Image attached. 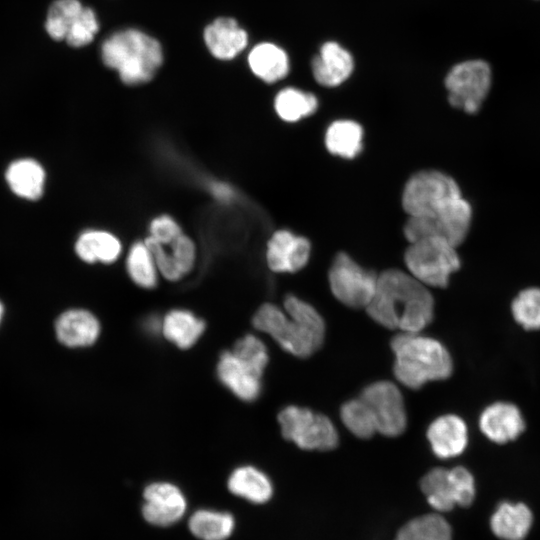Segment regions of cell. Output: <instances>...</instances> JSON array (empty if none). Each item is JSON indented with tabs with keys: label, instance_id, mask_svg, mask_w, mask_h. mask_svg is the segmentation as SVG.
<instances>
[{
	"label": "cell",
	"instance_id": "41",
	"mask_svg": "<svg viewBox=\"0 0 540 540\" xmlns=\"http://www.w3.org/2000/svg\"><path fill=\"white\" fill-rule=\"evenodd\" d=\"M3 315H4V306H3L2 302L0 301V324L2 322Z\"/></svg>",
	"mask_w": 540,
	"mask_h": 540
},
{
	"label": "cell",
	"instance_id": "15",
	"mask_svg": "<svg viewBox=\"0 0 540 540\" xmlns=\"http://www.w3.org/2000/svg\"><path fill=\"white\" fill-rule=\"evenodd\" d=\"M262 375L232 350L220 355L217 364V376L221 383L237 398L243 401H255L262 391Z\"/></svg>",
	"mask_w": 540,
	"mask_h": 540
},
{
	"label": "cell",
	"instance_id": "17",
	"mask_svg": "<svg viewBox=\"0 0 540 540\" xmlns=\"http://www.w3.org/2000/svg\"><path fill=\"white\" fill-rule=\"evenodd\" d=\"M101 325L89 310L72 308L64 311L55 322V334L59 342L70 348L93 345L99 338Z\"/></svg>",
	"mask_w": 540,
	"mask_h": 540
},
{
	"label": "cell",
	"instance_id": "32",
	"mask_svg": "<svg viewBox=\"0 0 540 540\" xmlns=\"http://www.w3.org/2000/svg\"><path fill=\"white\" fill-rule=\"evenodd\" d=\"M395 540H452V529L441 515L427 514L407 522Z\"/></svg>",
	"mask_w": 540,
	"mask_h": 540
},
{
	"label": "cell",
	"instance_id": "20",
	"mask_svg": "<svg viewBox=\"0 0 540 540\" xmlns=\"http://www.w3.org/2000/svg\"><path fill=\"white\" fill-rule=\"evenodd\" d=\"M204 41L214 57L230 60L247 46L248 35L235 19L220 17L205 28Z\"/></svg>",
	"mask_w": 540,
	"mask_h": 540
},
{
	"label": "cell",
	"instance_id": "40",
	"mask_svg": "<svg viewBox=\"0 0 540 540\" xmlns=\"http://www.w3.org/2000/svg\"><path fill=\"white\" fill-rule=\"evenodd\" d=\"M210 191L215 199L228 203L235 198L234 189L227 183L215 181L210 185Z\"/></svg>",
	"mask_w": 540,
	"mask_h": 540
},
{
	"label": "cell",
	"instance_id": "27",
	"mask_svg": "<svg viewBox=\"0 0 540 540\" xmlns=\"http://www.w3.org/2000/svg\"><path fill=\"white\" fill-rule=\"evenodd\" d=\"M327 150L336 156L355 158L363 147V129L352 120H337L332 122L325 133Z\"/></svg>",
	"mask_w": 540,
	"mask_h": 540
},
{
	"label": "cell",
	"instance_id": "9",
	"mask_svg": "<svg viewBox=\"0 0 540 540\" xmlns=\"http://www.w3.org/2000/svg\"><path fill=\"white\" fill-rule=\"evenodd\" d=\"M472 222V207L463 197L443 212L431 216L409 217L404 235L410 242L435 237L458 247L468 235Z\"/></svg>",
	"mask_w": 540,
	"mask_h": 540
},
{
	"label": "cell",
	"instance_id": "10",
	"mask_svg": "<svg viewBox=\"0 0 540 540\" xmlns=\"http://www.w3.org/2000/svg\"><path fill=\"white\" fill-rule=\"evenodd\" d=\"M328 281L333 295L341 303L351 308H366L376 292L378 276L340 252L333 260Z\"/></svg>",
	"mask_w": 540,
	"mask_h": 540
},
{
	"label": "cell",
	"instance_id": "12",
	"mask_svg": "<svg viewBox=\"0 0 540 540\" xmlns=\"http://www.w3.org/2000/svg\"><path fill=\"white\" fill-rule=\"evenodd\" d=\"M142 515L151 525L168 527L186 513L187 501L182 491L170 482H153L143 492Z\"/></svg>",
	"mask_w": 540,
	"mask_h": 540
},
{
	"label": "cell",
	"instance_id": "31",
	"mask_svg": "<svg viewBox=\"0 0 540 540\" xmlns=\"http://www.w3.org/2000/svg\"><path fill=\"white\" fill-rule=\"evenodd\" d=\"M422 492L430 506L439 512H447L456 505L450 472L445 468L430 470L420 482Z\"/></svg>",
	"mask_w": 540,
	"mask_h": 540
},
{
	"label": "cell",
	"instance_id": "23",
	"mask_svg": "<svg viewBox=\"0 0 540 540\" xmlns=\"http://www.w3.org/2000/svg\"><path fill=\"white\" fill-rule=\"evenodd\" d=\"M205 330V322L186 309H173L161 320L162 335L181 349L196 344Z\"/></svg>",
	"mask_w": 540,
	"mask_h": 540
},
{
	"label": "cell",
	"instance_id": "11",
	"mask_svg": "<svg viewBox=\"0 0 540 540\" xmlns=\"http://www.w3.org/2000/svg\"><path fill=\"white\" fill-rule=\"evenodd\" d=\"M360 398L371 409L377 432L396 437L405 431L407 415L399 388L390 381H377L366 386Z\"/></svg>",
	"mask_w": 540,
	"mask_h": 540
},
{
	"label": "cell",
	"instance_id": "26",
	"mask_svg": "<svg viewBox=\"0 0 540 540\" xmlns=\"http://www.w3.org/2000/svg\"><path fill=\"white\" fill-rule=\"evenodd\" d=\"M251 71L261 80L274 83L289 72V58L279 46L264 42L256 45L248 55Z\"/></svg>",
	"mask_w": 540,
	"mask_h": 540
},
{
	"label": "cell",
	"instance_id": "36",
	"mask_svg": "<svg viewBox=\"0 0 540 540\" xmlns=\"http://www.w3.org/2000/svg\"><path fill=\"white\" fill-rule=\"evenodd\" d=\"M232 352L261 374L269 361L266 345L260 338L252 334L240 338L235 343Z\"/></svg>",
	"mask_w": 540,
	"mask_h": 540
},
{
	"label": "cell",
	"instance_id": "24",
	"mask_svg": "<svg viewBox=\"0 0 540 540\" xmlns=\"http://www.w3.org/2000/svg\"><path fill=\"white\" fill-rule=\"evenodd\" d=\"M530 509L523 503H501L491 517L493 533L503 540H523L532 525Z\"/></svg>",
	"mask_w": 540,
	"mask_h": 540
},
{
	"label": "cell",
	"instance_id": "6",
	"mask_svg": "<svg viewBox=\"0 0 540 540\" xmlns=\"http://www.w3.org/2000/svg\"><path fill=\"white\" fill-rule=\"evenodd\" d=\"M453 244L435 237L410 242L404 254L409 273L427 287L444 288L461 265Z\"/></svg>",
	"mask_w": 540,
	"mask_h": 540
},
{
	"label": "cell",
	"instance_id": "1",
	"mask_svg": "<svg viewBox=\"0 0 540 540\" xmlns=\"http://www.w3.org/2000/svg\"><path fill=\"white\" fill-rule=\"evenodd\" d=\"M366 311L385 328L418 333L433 319L434 299L428 287L410 273L388 269L378 276Z\"/></svg>",
	"mask_w": 540,
	"mask_h": 540
},
{
	"label": "cell",
	"instance_id": "37",
	"mask_svg": "<svg viewBox=\"0 0 540 540\" xmlns=\"http://www.w3.org/2000/svg\"><path fill=\"white\" fill-rule=\"evenodd\" d=\"M99 24L93 9L83 7L66 35V42L72 47H82L89 44L98 32Z\"/></svg>",
	"mask_w": 540,
	"mask_h": 540
},
{
	"label": "cell",
	"instance_id": "29",
	"mask_svg": "<svg viewBox=\"0 0 540 540\" xmlns=\"http://www.w3.org/2000/svg\"><path fill=\"white\" fill-rule=\"evenodd\" d=\"M126 270L130 279L139 287L154 288L160 275L154 255L145 240L130 247L126 257Z\"/></svg>",
	"mask_w": 540,
	"mask_h": 540
},
{
	"label": "cell",
	"instance_id": "21",
	"mask_svg": "<svg viewBox=\"0 0 540 540\" xmlns=\"http://www.w3.org/2000/svg\"><path fill=\"white\" fill-rule=\"evenodd\" d=\"M77 256L86 263H114L121 255L120 240L111 232L100 229L83 231L75 243Z\"/></svg>",
	"mask_w": 540,
	"mask_h": 540
},
{
	"label": "cell",
	"instance_id": "38",
	"mask_svg": "<svg viewBox=\"0 0 540 540\" xmlns=\"http://www.w3.org/2000/svg\"><path fill=\"white\" fill-rule=\"evenodd\" d=\"M456 505L469 506L475 498V481L471 472L462 466L449 469Z\"/></svg>",
	"mask_w": 540,
	"mask_h": 540
},
{
	"label": "cell",
	"instance_id": "33",
	"mask_svg": "<svg viewBox=\"0 0 540 540\" xmlns=\"http://www.w3.org/2000/svg\"><path fill=\"white\" fill-rule=\"evenodd\" d=\"M340 416L345 427L359 438L367 439L377 432L374 415L360 397L345 402L340 409Z\"/></svg>",
	"mask_w": 540,
	"mask_h": 540
},
{
	"label": "cell",
	"instance_id": "18",
	"mask_svg": "<svg viewBox=\"0 0 540 540\" xmlns=\"http://www.w3.org/2000/svg\"><path fill=\"white\" fill-rule=\"evenodd\" d=\"M427 439L437 457L441 459L456 457L467 447V425L461 417L454 414L439 416L429 425Z\"/></svg>",
	"mask_w": 540,
	"mask_h": 540
},
{
	"label": "cell",
	"instance_id": "14",
	"mask_svg": "<svg viewBox=\"0 0 540 540\" xmlns=\"http://www.w3.org/2000/svg\"><path fill=\"white\" fill-rule=\"evenodd\" d=\"M310 242L291 231L273 233L267 243L266 260L269 268L278 273H294L302 269L310 256Z\"/></svg>",
	"mask_w": 540,
	"mask_h": 540
},
{
	"label": "cell",
	"instance_id": "16",
	"mask_svg": "<svg viewBox=\"0 0 540 540\" xmlns=\"http://www.w3.org/2000/svg\"><path fill=\"white\" fill-rule=\"evenodd\" d=\"M479 427L490 441L504 444L515 440L524 431L525 422L516 405L495 402L482 411Z\"/></svg>",
	"mask_w": 540,
	"mask_h": 540
},
{
	"label": "cell",
	"instance_id": "13",
	"mask_svg": "<svg viewBox=\"0 0 540 540\" xmlns=\"http://www.w3.org/2000/svg\"><path fill=\"white\" fill-rule=\"evenodd\" d=\"M144 240L154 255L160 275L166 280H181L193 269L197 249L188 235L182 233L165 243H157L148 238Z\"/></svg>",
	"mask_w": 540,
	"mask_h": 540
},
{
	"label": "cell",
	"instance_id": "28",
	"mask_svg": "<svg viewBox=\"0 0 540 540\" xmlns=\"http://www.w3.org/2000/svg\"><path fill=\"white\" fill-rule=\"evenodd\" d=\"M188 527L200 540H226L235 528V519L228 512L201 509L190 516Z\"/></svg>",
	"mask_w": 540,
	"mask_h": 540
},
{
	"label": "cell",
	"instance_id": "7",
	"mask_svg": "<svg viewBox=\"0 0 540 540\" xmlns=\"http://www.w3.org/2000/svg\"><path fill=\"white\" fill-rule=\"evenodd\" d=\"M278 422L283 437L301 449L328 451L338 445L339 436L333 422L309 408L287 406L278 414Z\"/></svg>",
	"mask_w": 540,
	"mask_h": 540
},
{
	"label": "cell",
	"instance_id": "2",
	"mask_svg": "<svg viewBox=\"0 0 540 540\" xmlns=\"http://www.w3.org/2000/svg\"><path fill=\"white\" fill-rule=\"evenodd\" d=\"M284 312L272 303L259 307L253 316V326L270 335L286 352L300 358L312 355L322 345L325 323L309 303L287 295Z\"/></svg>",
	"mask_w": 540,
	"mask_h": 540
},
{
	"label": "cell",
	"instance_id": "35",
	"mask_svg": "<svg viewBox=\"0 0 540 540\" xmlns=\"http://www.w3.org/2000/svg\"><path fill=\"white\" fill-rule=\"evenodd\" d=\"M515 321L527 330L540 329V288L529 287L520 291L511 304Z\"/></svg>",
	"mask_w": 540,
	"mask_h": 540
},
{
	"label": "cell",
	"instance_id": "22",
	"mask_svg": "<svg viewBox=\"0 0 540 540\" xmlns=\"http://www.w3.org/2000/svg\"><path fill=\"white\" fill-rule=\"evenodd\" d=\"M5 178L11 191L21 198L36 200L43 194L45 170L34 159L13 161L6 170Z\"/></svg>",
	"mask_w": 540,
	"mask_h": 540
},
{
	"label": "cell",
	"instance_id": "25",
	"mask_svg": "<svg viewBox=\"0 0 540 540\" xmlns=\"http://www.w3.org/2000/svg\"><path fill=\"white\" fill-rule=\"evenodd\" d=\"M227 486L232 494L256 504L267 502L273 494L269 477L251 465L236 468L230 474Z\"/></svg>",
	"mask_w": 540,
	"mask_h": 540
},
{
	"label": "cell",
	"instance_id": "34",
	"mask_svg": "<svg viewBox=\"0 0 540 540\" xmlns=\"http://www.w3.org/2000/svg\"><path fill=\"white\" fill-rule=\"evenodd\" d=\"M82 9L79 0H55L48 10L45 22L49 36L57 41L64 40Z\"/></svg>",
	"mask_w": 540,
	"mask_h": 540
},
{
	"label": "cell",
	"instance_id": "4",
	"mask_svg": "<svg viewBox=\"0 0 540 540\" xmlns=\"http://www.w3.org/2000/svg\"><path fill=\"white\" fill-rule=\"evenodd\" d=\"M101 57L107 67L118 71L127 85L150 81L163 61L160 43L136 29L123 30L106 39Z\"/></svg>",
	"mask_w": 540,
	"mask_h": 540
},
{
	"label": "cell",
	"instance_id": "3",
	"mask_svg": "<svg viewBox=\"0 0 540 540\" xmlns=\"http://www.w3.org/2000/svg\"><path fill=\"white\" fill-rule=\"evenodd\" d=\"M395 356L394 375L410 389L429 381L448 378L453 371L449 351L438 340L418 333L401 332L391 341Z\"/></svg>",
	"mask_w": 540,
	"mask_h": 540
},
{
	"label": "cell",
	"instance_id": "19",
	"mask_svg": "<svg viewBox=\"0 0 540 540\" xmlns=\"http://www.w3.org/2000/svg\"><path fill=\"white\" fill-rule=\"evenodd\" d=\"M313 76L320 85L336 87L346 81L354 69L352 55L340 44L328 41L311 63Z\"/></svg>",
	"mask_w": 540,
	"mask_h": 540
},
{
	"label": "cell",
	"instance_id": "8",
	"mask_svg": "<svg viewBox=\"0 0 540 540\" xmlns=\"http://www.w3.org/2000/svg\"><path fill=\"white\" fill-rule=\"evenodd\" d=\"M492 82L491 69L483 60L456 64L445 78L448 101L454 108L475 114L486 99Z\"/></svg>",
	"mask_w": 540,
	"mask_h": 540
},
{
	"label": "cell",
	"instance_id": "5",
	"mask_svg": "<svg viewBox=\"0 0 540 540\" xmlns=\"http://www.w3.org/2000/svg\"><path fill=\"white\" fill-rule=\"evenodd\" d=\"M462 197L458 183L451 176L437 170H423L406 182L402 206L409 217L431 216L446 210Z\"/></svg>",
	"mask_w": 540,
	"mask_h": 540
},
{
	"label": "cell",
	"instance_id": "30",
	"mask_svg": "<svg viewBox=\"0 0 540 540\" xmlns=\"http://www.w3.org/2000/svg\"><path fill=\"white\" fill-rule=\"evenodd\" d=\"M318 107L314 94L294 87L279 91L275 97L274 108L277 115L286 122H296L313 114Z\"/></svg>",
	"mask_w": 540,
	"mask_h": 540
},
{
	"label": "cell",
	"instance_id": "39",
	"mask_svg": "<svg viewBox=\"0 0 540 540\" xmlns=\"http://www.w3.org/2000/svg\"><path fill=\"white\" fill-rule=\"evenodd\" d=\"M182 233L179 223L173 217L160 215L150 222L149 234L146 238L157 243H165L175 239Z\"/></svg>",
	"mask_w": 540,
	"mask_h": 540
}]
</instances>
